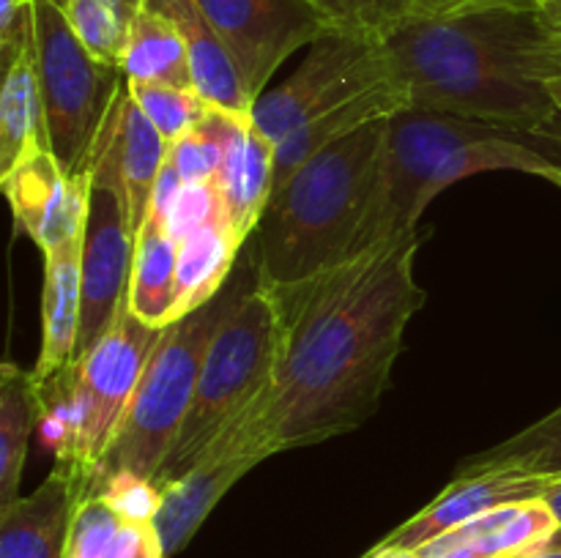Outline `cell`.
<instances>
[{
  "mask_svg": "<svg viewBox=\"0 0 561 558\" xmlns=\"http://www.w3.org/2000/svg\"><path fill=\"white\" fill-rule=\"evenodd\" d=\"M420 244V228L389 235L274 293L283 315L268 405L277 454L343 435L376 414L405 326L425 304L414 277Z\"/></svg>",
  "mask_w": 561,
  "mask_h": 558,
  "instance_id": "6da1fadb",
  "label": "cell"
},
{
  "mask_svg": "<svg viewBox=\"0 0 561 558\" xmlns=\"http://www.w3.org/2000/svg\"><path fill=\"white\" fill-rule=\"evenodd\" d=\"M411 109L449 113L561 142L548 82L561 36L540 5H482L414 16L381 38Z\"/></svg>",
  "mask_w": 561,
  "mask_h": 558,
  "instance_id": "7a4b0ae2",
  "label": "cell"
},
{
  "mask_svg": "<svg viewBox=\"0 0 561 558\" xmlns=\"http://www.w3.org/2000/svg\"><path fill=\"white\" fill-rule=\"evenodd\" d=\"M389 120L362 126L307 159L272 191L255 228L257 279L285 293L367 246L381 197Z\"/></svg>",
  "mask_w": 561,
  "mask_h": 558,
  "instance_id": "3957f363",
  "label": "cell"
},
{
  "mask_svg": "<svg viewBox=\"0 0 561 558\" xmlns=\"http://www.w3.org/2000/svg\"><path fill=\"white\" fill-rule=\"evenodd\" d=\"M515 129L449 113L405 109L389 118L381 197L367 230V246L420 228L425 208L458 181L491 170L540 175L561 189V162Z\"/></svg>",
  "mask_w": 561,
  "mask_h": 558,
  "instance_id": "277c9868",
  "label": "cell"
},
{
  "mask_svg": "<svg viewBox=\"0 0 561 558\" xmlns=\"http://www.w3.org/2000/svg\"><path fill=\"white\" fill-rule=\"evenodd\" d=\"M255 255H247L244 268H236L211 301L164 328L137 383L129 410L115 432L113 446L93 470L91 485L113 474H135L140 479L157 481L192 408L208 345L230 312L255 288Z\"/></svg>",
  "mask_w": 561,
  "mask_h": 558,
  "instance_id": "5b68a950",
  "label": "cell"
},
{
  "mask_svg": "<svg viewBox=\"0 0 561 558\" xmlns=\"http://www.w3.org/2000/svg\"><path fill=\"white\" fill-rule=\"evenodd\" d=\"M279 337V301L257 279L208 345L192 408L157 476L159 490L184 476L214 432L233 419L257 392L274 383Z\"/></svg>",
  "mask_w": 561,
  "mask_h": 558,
  "instance_id": "8992f818",
  "label": "cell"
},
{
  "mask_svg": "<svg viewBox=\"0 0 561 558\" xmlns=\"http://www.w3.org/2000/svg\"><path fill=\"white\" fill-rule=\"evenodd\" d=\"M33 44L49 151L64 170L82 175L88 173L93 142L126 77L82 47L60 0H33Z\"/></svg>",
  "mask_w": 561,
  "mask_h": 558,
  "instance_id": "52a82bcc",
  "label": "cell"
},
{
  "mask_svg": "<svg viewBox=\"0 0 561 558\" xmlns=\"http://www.w3.org/2000/svg\"><path fill=\"white\" fill-rule=\"evenodd\" d=\"M162 334L164 328L142 323L126 299L99 342L71 361V441L58 463L77 470L85 485L113 446Z\"/></svg>",
  "mask_w": 561,
  "mask_h": 558,
  "instance_id": "ba28073f",
  "label": "cell"
},
{
  "mask_svg": "<svg viewBox=\"0 0 561 558\" xmlns=\"http://www.w3.org/2000/svg\"><path fill=\"white\" fill-rule=\"evenodd\" d=\"M274 383L257 392L233 419L225 421L201 449L184 476L162 487V503L153 518L162 536L164 556L173 558L197 534L225 492L257 463L277 454L268 421Z\"/></svg>",
  "mask_w": 561,
  "mask_h": 558,
  "instance_id": "9c48e42d",
  "label": "cell"
},
{
  "mask_svg": "<svg viewBox=\"0 0 561 558\" xmlns=\"http://www.w3.org/2000/svg\"><path fill=\"white\" fill-rule=\"evenodd\" d=\"M392 77L381 38L329 31L307 47V58L283 85L266 88L255 98L250 118L268 140L277 142L305 120L318 118Z\"/></svg>",
  "mask_w": 561,
  "mask_h": 558,
  "instance_id": "30bf717a",
  "label": "cell"
},
{
  "mask_svg": "<svg viewBox=\"0 0 561 558\" xmlns=\"http://www.w3.org/2000/svg\"><path fill=\"white\" fill-rule=\"evenodd\" d=\"M197 5L228 44L252 98L266 91L290 55L334 31L312 0H197Z\"/></svg>",
  "mask_w": 561,
  "mask_h": 558,
  "instance_id": "8fae6325",
  "label": "cell"
},
{
  "mask_svg": "<svg viewBox=\"0 0 561 558\" xmlns=\"http://www.w3.org/2000/svg\"><path fill=\"white\" fill-rule=\"evenodd\" d=\"M135 230L124 195L110 181L91 178L88 222L82 235V301L77 359L99 342L113 326L115 315L129 295ZM75 359V361H77Z\"/></svg>",
  "mask_w": 561,
  "mask_h": 558,
  "instance_id": "7c38bea8",
  "label": "cell"
},
{
  "mask_svg": "<svg viewBox=\"0 0 561 558\" xmlns=\"http://www.w3.org/2000/svg\"><path fill=\"white\" fill-rule=\"evenodd\" d=\"M14 222L42 255L82 241L91 200V175H71L49 146L33 148L3 175Z\"/></svg>",
  "mask_w": 561,
  "mask_h": 558,
  "instance_id": "4fadbf2b",
  "label": "cell"
},
{
  "mask_svg": "<svg viewBox=\"0 0 561 558\" xmlns=\"http://www.w3.org/2000/svg\"><path fill=\"white\" fill-rule=\"evenodd\" d=\"M168 156L170 142L159 135L157 126L137 107L124 82L118 96L110 104L96 142H93L91 159H88V175L118 186L135 235L140 224L146 222L153 189L162 178Z\"/></svg>",
  "mask_w": 561,
  "mask_h": 558,
  "instance_id": "5bb4252c",
  "label": "cell"
},
{
  "mask_svg": "<svg viewBox=\"0 0 561 558\" xmlns=\"http://www.w3.org/2000/svg\"><path fill=\"white\" fill-rule=\"evenodd\" d=\"M559 476L520 474V470H491V474L455 476L453 485L444 487L422 512L405 520L403 525L383 536L381 547H409L420 550L427 542L438 539L447 531L491 512V509L510 507V503H524L542 498L548 487Z\"/></svg>",
  "mask_w": 561,
  "mask_h": 558,
  "instance_id": "9a60e30c",
  "label": "cell"
},
{
  "mask_svg": "<svg viewBox=\"0 0 561 558\" xmlns=\"http://www.w3.org/2000/svg\"><path fill=\"white\" fill-rule=\"evenodd\" d=\"M85 479L69 465L55 470L31 492L0 507V558H64L77 501Z\"/></svg>",
  "mask_w": 561,
  "mask_h": 558,
  "instance_id": "2e32d148",
  "label": "cell"
},
{
  "mask_svg": "<svg viewBox=\"0 0 561 558\" xmlns=\"http://www.w3.org/2000/svg\"><path fill=\"white\" fill-rule=\"evenodd\" d=\"M561 523L542 498L491 509L420 547L422 558H510L548 545Z\"/></svg>",
  "mask_w": 561,
  "mask_h": 558,
  "instance_id": "e0dca14e",
  "label": "cell"
},
{
  "mask_svg": "<svg viewBox=\"0 0 561 558\" xmlns=\"http://www.w3.org/2000/svg\"><path fill=\"white\" fill-rule=\"evenodd\" d=\"M225 219L239 241H250L274 191V142L241 115L230 126L225 159L217 175Z\"/></svg>",
  "mask_w": 561,
  "mask_h": 558,
  "instance_id": "ac0fdd59",
  "label": "cell"
},
{
  "mask_svg": "<svg viewBox=\"0 0 561 558\" xmlns=\"http://www.w3.org/2000/svg\"><path fill=\"white\" fill-rule=\"evenodd\" d=\"M405 109H411L409 93L400 85L398 77H392V80L381 82L373 91L359 93V96L348 98L340 107L305 120L294 131H288L283 140L274 142V189L283 186L307 159L316 156L327 146L354 135L362 126L394 118Z\"/></svg>",
  "mask_w": 561,
  "mask_h": 558,
  "instance_id": "d6986e66",
  "label": "cell"
},
{
  "mask_svg": "<svg viewBox=\"0 0 561 558\" xmlns=\"http://www.w3.org/2000/svg\"><path fill=\"white\" fill-rule=\"evenodd\" d=\"M151 9L168 14L181 27L190 53L192 85L211 107L233 115H252L255 98L247 91L244 77L197 0H146Z\"/></svg>",
  "mask_w": 561,
  "mask_h": 558,
  "instance_id": "ffe728a7",
  "label": "cell"
},
{
  "mask_svg": "<svg viewBox=\"0 0 561 558\" xmlns=\"http://www.w3.org/2000/svg\"><path fill=\"white\" fill-rule=\"evenodd\" d=\"M82 301V241L44 255L42 350L33 367L38 381L66 370L77 359Z\"/></svg>",
  "mask_w": 561,
  "mask_h": 558,
  "instance_id": "44dd1931",
  "label": "cell"
},
{
  "mask_svg": "<svg viewBox=\"0 0 561 558\" xmlns=\"http://www.w3.org/2000/svg\"><path fill=\"white\" fill-rule=\"evenodd\" d=\"M129 310L153 328L179 321V241L168 228V217L148 208L146 222L135 235V257L129 274Z\"/></svg>",
  "mask_w": 561,
  "mask_h": 558,
  "instance_id": "7402d4cb",
  "label": "cell"
},
{
  "mask_svg": "<svg viewBox=\"0 0 561 558\" xmlns=\"http://www.w3.org/2000/svg\"><path fill=\"white\" fill-rule=\"evenodd\" d=\"M64 558H168L153 520L121 512L104 492L77 501Z\"/></svg>",
  "mask_w": 561,
  "mask_h": 558,
  "instance_id": "603a6c76",
  "label": "cell"
},
{
  "mask_svg": "<svg viewBox=\"0 0 561 558\" xmlns=\"http://www.w3.org/2000/svg\"><path fill=\"white\" fill-rule=\"evenodd\" d=\"M38 146H49V140L38 85L36 44L31 38L5 60L0 91V178Z\"/></svg>",
  "mask_w": 561,
  "mask_h": 558,
  "instance_id": "cb8c5ba5",
  "label": "cell"
},
{
  "mask_svg": "<svg viewBox=\"0 0 561 558\" xmlns=\"http://www.w3.org/2000/svg\"><path fill=\"white\" fill-rule=\"evenodd\" d=\"M42 383L16 364L0 370V507L20 498V476L31 432L42 421Z\"/></svg>",
  "mask_w": 561,
  "mask_h": 558,
  "instance_id": "d4e9b609",
  "label": "cell"
},
{
  "mask_svg": "<svg viewBox=\"0 0 561 558\" xmlns=\"http://www.w3.org/2000/svg\"><path fill=\"white\" fill-rule=\"evenodd\" d=\"M244 241L236 239L228 219L206 224L179 241V317L211 301L236 271Z\"/></svg>",
  "mask_w": 561,
  "mask_h": 558,
  "instance_id": "484cf974",
  "label": "cell"
},
{
  "mask_svg": "<svg viewBox=\"0 0 561 558\" xmlns=\"http://www.w3.org/2000/svg\"><path fill=\"white\" fill-rule=\"evenodd\" d=\"M121 71L129 82H168V85L195 88L184 33L168 14L151 9L148 3H142L131 27Z\"/></svg>",
  "mask_w": 561,
  "mask_h": 558,
  "instance_id": "4316f807",
  "label": "cell"
},
{
  "mask_svg": "<svg viewBox=\"0 0 561 558\" xmlns=\"http://www.w3.org/2000/svg\"><path fill=\"white\" fill-rule=\"evenodd\" d=\"M520 470V474L561 476V405L499 446L477 452L458 468V476Z\"/></svg>",
  "mask_w": 561,
  "mask_h": 558,
  "instance_id": "83f0119b",
  "label": "cell"
},
{
  "mask_svg": "<svg viewBox=\"0 0 561 558\" xmlns=\"http://www.w3.org/2000/svg\"><path fill=\"white\" fill-rule=\"evenodd\" d=\"M146 0H60L71 31L102 63L121 69L131 27Z\"/></svg>",
  "mask_w": 561,
  "mask_h": 558,
  "instance_id": "f1b7e54d",
  "label": "cell"
},
{
  "mask_svg": "<svg viewBox=\"0 0 561 558\" xmlns=\"http://www.w3.org/2000/svg\"><path fill=\"white\" fill-rule=\"evenodd\" d=\"M236 118H241V115L208 107L201 124L170 146V164L184 184L217 181L225 159V142H228L230 126Z\"/></svg>",
  "mask_w": 561,
  "mask_h": 558,
  "instance_id": "f546056e",
  "label": "cell"
},
{
  "mask_svg": "<svg viewBox=\"0 0 561 558\" xmlns=\"http://www.w3.org/2000/svg\"><path fill=\"white\" fill-rule=\"evenodd\" d=\"M129 96L135 98L137 107L146 113V118L151 120L159 129V135L173 146L181 137L190 135L197 124L203 120V115L208 113L211 104L195 91V88H179L168 85V82H129Z\"/></svg>",
  "mask_w": 561,
  "mask_h": 558,
  "instance_id": "4dcf8cb0",
  "label": "cell"
},
{
  "mask_svg": "<svg viewBox=\"0 0 561 558\" xmlns=\"http://www.w3.org/2000/svg\"><path fill=\"white\" fill-rule=\"evenodd\" d=\"M332 20L334 31L387 38L394 27L414 20V0H312Z\"/></svg>",
  "mask_w": 561,
  "mask_h": 558,
  "instance_id": "1f68e13d",
  "label": "cell"
},
{
  "mask_svg": "<svg viewBox=\"0 0 561 558\" xmlns=\"http://www.w3.org/2000/svg\"><path fill=\"white\" fill-rule=\"evenodd\" d=\"M217 219H225V208L214 181L179 186L168 211V228L175 241L186 239L190 233L217 222Z\"/></svg>",
  "mask_w": 561,
  "mask_h": 558,
  "instance_id": "d6a6232c",
  "label": "cell"
},
{
  "mask_svg": "<svg viewBox=\"0 0 561 558\" xmlns=\"http://www.w3.org/2000/svg\"><path fill=\"white\" fill-rule=\"evenodd\" d=\"M416 16L453 14V11L482 9V5H540V0H414Z\"/></svg>",
  "mask_w": 561,
  "mask_h": 558,
  "instance_id": "836d02e7",
  "label": "cell"
},
{
  "mask_svg": "<svg viewBox=\"0 0 561 558\" xmlns=\"http://www.w3.org/2000/svg\"><path fill=\"white\" fill-rule=\"evenodd\" d=\"M365 558H422L420 550H409V547H381L376 545Z\"/></svg>",
  "mask_w": 561,
  "mask_h": 558,
  "instance_id": "e575fe53",
  "label": "cell"
},
{
  "mask_svg": "<svg viewBox=\"0 0 561 558\" xmlns=\"http://www.w3.org/2000/svg\"><path fill=\"white\" fill-rule=\"evenodd\" d=\"M540 11L546 14L548 25L561 36V0H540Z\"/></svg>",
  "mask_w": 561,
  "mask_h": 558,
  "instance_id": "d590c367",
  "label": "cell"
},
{
  "mask_svg": "<svg viewBox=\"0 0 561 558\" xmlns=\"http://www.w3.org/2000/svg\"><path fill=\"white\" fill-rule=\"evenodd\" d=\"M510 558H561V545H542L535 547V550H524L518 556H510Z\"/></svg>",
  "mask_w": 561,
  "mask_h": 558,
  "instance_id": "8d00e7d4",
  "label": "cell"
},
{
  "mask_svg": "<svg viewBox=\"0 0 561 558\" xmlns=\"http://www.w3.org/2000/svg\"><path fill=\"white\" fill-rule=\"evenodd\" d=\"M542 501H546L548 507L553 509V514H557V520L561 523V476L557 481H553L551 487H548V492L542 496Z\"/></svg>",
  "mask_w": 561,
  "mask_h": 558,
  "instance_id": "74e56055",
  "label": "cell"
},
{
  "mask_svg": "<svg viewBox=\"0 0 561 558\" xmlns=\"http://www.w3.org/2000/svg\"><path fill=\"white\" fill-rule=\"evenodd\" d=\"M548 93H551L553 104H557V109H559V118H561V77L548 82Z\"/></svg>",
  "mask_w": 561,
  "mask_h": 558,
  "instance_id": "f35d334b",
  "label": "cell"
},
{
  "mask_svg": "<svg viewBox=\"0 0 561 558\" xmlns=\"http://www.w3.org/2000/svg\"><path fill=\"white\" fill-rule=\"evenodd\" d=\"M548 545H561V528L557 531V536H553V539L548 542Z\"/></svg>",
  "mask_w": 561,
  "mask_h": 558,
  "instance_id": "ab89813d",
  "label": "cell"
}]
</instances>
